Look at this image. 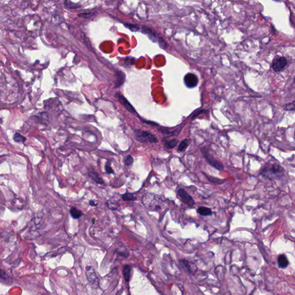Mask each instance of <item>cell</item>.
<instances>
[{"label":"cell","mask_w":295,"mask_h":295,"mask_svg":"<svg viewBox=\"0 0 295 295\" xmlns=\"http://www.w3.org/2000/svg\"><path fill=\"white\" fill-rule=\"evenodd\" d=\"M184 82L187 87L193 88L195 87L198 83V79L195 74L189 73L184 77Z\"/></svg>","instance_id":"5b68a950"},{"label":"cell","mask_w":295,"mask_h":295,"mask_svg":"<svg viewBox=\"0 0 295 295\" xmlns=\"http://www.w3.org/2000/svg\"><path fill=\"white\" fill-rule=\"evenodd\" d=\"M89 176L97 183L99 184H103L104 181L99 177L97 173H90Z\"/></svg>","instance_id":"ac0fdd59"},{"label":"cell","mask_w":295,"mask_h":295,"mask_svg":"<svg viewBox=\"0 0 295 295\" xmlns=\"http://www.w3.org/2000/svg\"><path fill=\"white\" fill-rule=\"evenodd\" d=\"M1 123H2V119H1V118H0V124H1Z\"/></svg>","instance_id":"83f0119b"},{"label":"cell","mask_w":295,"mask_h":295,"mask_svg":"<svg viewBox=\"0 0 295 295\" xmlns=\"http://www.w3.org/2000/svg\"><path fill=\"white\" fill-rule=\"evenodd\" d=\"M206 177H207V179L212 183H216V184H217V185H219V184H221V183H224L225 182V180H223V179H219V178H214V177H207L205 174H204Z\"/></svg>","instance_id":"ffe728a7"},{"label":"cell","mask_w":295,"mask_h":295,"mask_svg":"<svg viewBox=\"0 0 295 295\" xmlns=\"http://www.w3.org/2000/svg\"><path fill=\"white\" fill-rule=\"evenodd\" d=\"M197 212L199 215L203 216H210L212 214V210L206 207H199L197 209Z\"/></svg>","instance_id":"8fae6325"},{"label":"cell","mask_w":295,"mask_h":295,"mask_svg":"<svg viewBox=\"0 0 295 295\" xmlns=\"http://www.w3.org/2000/svg\"><path fill=\"white\" fill-rule=\"evenodd\" d=\"M116 75V87H119L123 84L124 80H125V75H124V73H123L120 71H118Z\"/></svg>","instance_id":"30bf717a"},{"label":"cell","mask_w":295,"mask_h":295,"mask_svg":"<svg viewBox=\"0 0 295 295\" xmlns=\"http://www.w3.org/2000/svg\"><path fill=\"white\" fill-rule=\"evenodd\" d=\"M178 195L181 198V200L189 206H193L195 204L194 201L191 196L184 189H179L178 190Z\"/></svg>","instance_id":"8992f818"},{"label":"cell","mask_w":295,"mask_h":295,"mask_svg":"<svg viewBox=\"0 0 295 295\" xmlns=\"http://www.w3.org/2000/svg\"><path fill=\"white\" fill-rule=\"evenodd\" d=\"M190 142V140L189 139H185L183 140L179 144L178 146V151L180 152L184 151L189 146V144Z\"/></svg>","instance_id":"9a60e30c"},{"label":"cell","mask_w":295,"mask_h":295,"mask_svg":"<svg viewBox=\"0 0 295 295\" xmlns=\"http://www.w3.org/2000/svg\"><path fill=\"white\" fill-rule=\"evenodd\" d=\"M13 139L15 142L19 143H23L26 140V138L19 133H15V134L13 136Z\"/></svg>","instance_id":"e0dca14e"},{"label":"cell","mask_w":295,"mask_h":295,"mask_svg":"<svg viewBox=\"0 0 295 295\" xmlns=\"http://www.w3.org/2000/svg\"><path fill=\"white\" fill-rule=\"evenodd\" d=\"M278 264L280 268H286L289 265V261L285 255H281L278 258Z\"/></svg>","instance_id":"9c48e42d"},{"label":"cell","mask_w":295,"mask_h":295,"mask_svg":"<svg viewBox=\"0 0 295 295\" xmlns=\"http://www.w3.org/2000/svg\"><path fill=\"white\" fill-rule=\"evenodd\" d=\"M122 198L124 201H132L136 199V197L133 194L128 193H126L122 195Z\"/></svg>","instance_id":"d6986e66"},{"label":"cell","mask_w":295,"mask_h":295,"mask_svg":"<svg viewBox=\"0 0 295 295\" xmlns=\"http://www.w3.org/2000/svg\"><path fill=\"white\" fill-rule=\"evenodd\" d=\"M287 64V59L285 57H281L273 61L272 63V68L276 72H281L285 68Z\"/></svg>","instance_id":"277c9868"},{"label":"cell","mask_w":295,"mask_h":295,"mask_svg":"<svg viewBox=\"0 0 295 295\" xmlns=\"http://www.w3.org/2000/svg\"><path fill=\"white\" fill-rule=\"evenodd\" d=\"M178 141L177 139H173L170 141H167L164 143V145L166 148L168 149L174 148L178 144Z\"/></svg>","instance_id":"2e32d148"},{"label":"cell","mask_w":295,"mask_h":295,"mask_svg":"<svg viewBox=\"0 0 295 295\" xmlns=\"http://www.w3.org/2000/svg\"><path fill=\"white\" fill-rule=\"evenodd\" d=\"M86 275L87 279L90 285L94 288H97L99 286V281L96 274V273L92 267H87Z\"/></svg>","instance_id":"3957f363"},{"label":"cell","mask_w":295,"mask_h":295,"mask_svg":"<svg viewBox=\"0 0 295 295\" xmlns=\"http://www.w3.org/2000/svg\"><path fill=\"white\" fill-rule=\"evenodd\" d=\"M124 26L133 32H137L140 30L139 27L137 25H135V24H131L127 23V24H124Z\"/></svg>","instance_id":"44dd1931"},{"label":"cell","mask_w":295,"mask_h":295,"mask_svg":"<svg viewBox=\"0 0 295 295\" xmlns=\"http://www.w3.org/2000/svg\"><path fill=\"white\" fill-rule=\"evenodd\" d=\"M90 203L91 206H96L98 205V202H95V201L94 200H91L90 201Z\"/></svg>","instance_id":"4316f807"},{"label":"cell","mask_w":295,"mask_h":295,"mask_svg":"<svg viewBox=\"0 0 295 295\" xmlns=\"http://www.w3.org/2000/svg\"><path fill=\"white\" fill-rule=\"evenodd\" d=\"M202 152L203 153L206 161L210 165H211L212 167H213L219 171L223 170L224 167L222 163L217 160H216L215 157H213V156L210 155L206 147H203V148H202Z\"/></svg>","instance_id":"7a4b0ae2"},{"label":"cell","mask_w":295,"mask_h":295,"mask_svg":"<svg viewBox=\"0 0 295 295\" xmlns=\"http://www.w3.org/2000/svg\"><path fill=\"white\" fill-rule=\"evenodd\" d=\"M65 6L66 8H67L68 9H75V8H77L79 7V6L76 5V4H75L69 1H66L65 2Z\"/></svg>","instance_id":"603a6c76"},{"label":"cell","mask_w":295,"mask_h":295,"mask_svg":"<svg viewBox=\"0 0 295 295\" xmlns=\"http://www.w3.org/2000/svg\"><path fill=\"white\" fill-rule=\"evenodd\" d=\"M0 282L5 285H11L13 282L12 277L5 271L0 269Z\"/></svg>","instance_id":"ba28073f"},{"label":"cell","mask_w":295,"mask_h":295,"mask_svg":"<svg viewBox=\"0 0 295 295\" xmlns=\"http://www.w3.org/2000/svg\"><path fill=\"white\" fill-rule=\"evenodd\" d=\"M116 96L119 102L124 107V108L127 110L128 111L132 114H136V111L135 109L133 108V107L132 106V104L128 102V100L126 99L122 95H121L119 93L116 94Z\"/></svg>","instance_id":"52a82bcc"},{"label":"cell","mask_w":295,"mask_h":295,"mask_svg":"<svg viewBox=\"0 0 295 295\" xmlns=\"http://www.w3.org/2000/svg\"><path fill=\"white\" fill-rule=\"evenodd\" d=\"M133 161H134L133 158L131 156H127V157L126 158V159L124 160L125 164L127 165H131L133 163Z\"/></svg>","instance_id":"cb8c5ba5"},{"label":"cell","mask_w":295,"mask_h":295,"mask_svg":"<svg viewBox=\"0 0 295 295\" xmlns=\"http://www.w3.org/2000/svg\"><path fill=\"white\" fill-rule=\"evenodd\" d=\"M70 215L75 219H79L82 216V212L75 207H72L70 211Z\"/></svg>","instance_id":"5bb4252c"},{"label":"cell","mask_w":295,"mask_h":295,"mask_svg":"<svg viewBox=\"0 0 295 295\" xmlns=\"http://www.w3.org/2000/svg\"><path fill=\"white\" fill-rule=\"evenodd\" d=\"M283 170H284L282 169V168L281 167H280V165H278L277 164H274L272 165L270 171V173H272V174L277 175L278 174H281L282 173Z\"/></svg>","instance_id":"4fadbf2b"},{"label":"cell","mask_w":295,"mask_h":295,"mask_svg":"<svg viewBox=\"0 0 295 295\" xmlns=\"http://www.w3.org/2000/svg\"><path fill=\"white\" fill-rule=\"evenodd\" d=\"M159 44H160V46L161 47H162L163 49H165V47H166V42L165 41V40L162 39L161 37H160L159 38Z\"/></svg>","instance_id":"484cf974"},{"label":"cell","mask_w":295,"mask_h":295,"mask_svg":"<svg viewBox=\"0 0 295 295\" xmlns=\"http://www.w3.org/2000/svg\"><path fill=\"white\" fill-rule=\"evenodd\" d=\"M131 267L129 265H124L123 268V274L126 282H128L130 278Z\"/></svg>","instance_id":"7c38bea8"},{"label":"cell","mask_w":295,"mask_h":295,"mask_svg":"<svg viewBox=\"0 0 295 295\" xmlns=\"http://www.w3.org/2000/svg\"><path fill=\"white\" fill-rule=\"evenodd\" d=\"M135 137L140 142H157V138L152 133L146 131L141 130H136L135 131Z\"/></svg>","instance_id":"6da1fadb"},{"label":"cell","mask_w":295,"mask_h":295,"mask_svg":"<svg viewBox=\"0 0 295 295\" xmlns=\"http://www.w3.org/2000/svg\"><path fill=\"white\" fill-rule=\"evenodd\" d=\"M105 170H106V172L107 173V174H113L114 173V171L112 170V169L111 168V167H110V165L108 164H106V165L105 166Z\"/></svg>","instance_id":"d4e9b609"},{"label":"cell","mask_w":295,"mask_h":295,"mask_svg":"<svg viewBox=\"0 0 295 295\" xmlns=\"http://www.w3.org/2000/svg\"><path fill=\"white\" fill-rule=\"evenodd\" d=\"M283 108L284 110H285L286 111L294 110V101L292 102V103L284 104L283 106Z\"/></svg>","instance_id":"7402d4cb"}]
</instances>
